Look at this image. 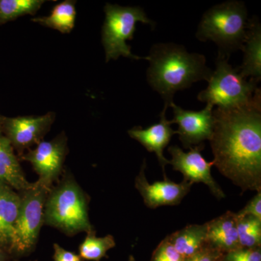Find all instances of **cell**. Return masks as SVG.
<instances>
[{"mask_svg": "<svg viewBox=\"0 0 261 261\" xmlns=\"http://www.w3.org/2000/svg\"><path fill=\"white\" fill-rule=\"evenodd\" d=\"M210 142L214 166L243 192H261L260 89L243 107L216 108Z\"/></svg>", "mask_w": 261, "mask_h": 261, "instance_id": "6da1fadb", "label": "cell"}, {"mask_svg": "<svg viewBox=\"0 0 261 261\" xmlns=\"http://www.w3.org/2000/svg\"><path fill=\"white\" fill-rule=\"evenodd\" d=\"M147 61V82L161 96L166 112L178 91L184 90L200 81L208 82L212 70L206 65L205 57L190 53L186 48L174 43H158L149 51Z\"/></svg>", "mask_w": 261, "mask_h": 261, "instance_id": "7a4b0ae2", "label": "cell"}, {"mask_svg": "<svg viewBox=\"0 0 261 261\" xmlns=\"http://www.w3.org/2000/svg\"><path fill=\"white\" fill-rule=\"evenodd\" d=\"M89 196L69 173L49 190L44 209V224L58 228L67 236L88 233L94 228L89 221Z\"/></svg>", "mask_w": 261, "mask_h": 261, "instance_id": "3957f363", "label": "cell"}, {"mask_svg": "<svg viewBox=\"0 0 261 261\" xmlns=\"http://www.w3.org/2000/svg\"><path fill=\"white\" fill-rule=\"evenodd\" d=\"M247 9L243 2L230 0L214 5L202 15L196 37L211 40L219 48V56L229 58L231 53L243 49L247 35Z\"/></svg>", "mask_w": 261, "mask_h": 261, "instance_id": "277c9868", "label": "cell"}, {"mask_svg": "<svg viewBox=\"0 0 261 261\" xmlns=\"http://www.w3.org/2000/svg\"><path fill=\"white\" fill-rule=\"evenodd\" d=\"M228 61V58L218 56L208 86L197 95L200 102L221 109L243 107L251 102L258 89V81L243 78L238 68H233Z\"/></svg>", "mask_w": 261, "mask_h": 261, "instance_id": "5b68a950", "label": "cell"}, {"mask_svg": "<svg viewBox=\"0 0 261 261\" xmlns=\"http://www.w3.org/2000/svg\"><path fill=\"white\" fill-rule=\"evenodd\" d=\"M106 20L102 30V42L106 51V62L121 56L135 60H147V57L132 54L126 41L132 40L138 22L154 27L155 23L147 18L140 7H122L107 3L105 6Z\"/></svg>", "mask_w": 261, "mask_h": 261, "instance_id": "8992f818", "label": "cell"}, {"mask_svg": "<svg viewBox=\"0 0 261 261\" xmlns=\"http://www.w3.org/2000/svg\"><path fill=\"white\" fill-rule=\"evenodd\" d=\"M51 188L37 180L27 190L19 192L20 207L11 260L28 256L34 250L44 225V209Z\"/></svg>", "mask_w": 261, "mask_h": 261, "instance_id": "52a82bcc", "label": "cell"}, {"mask_svg": "<svg viewBox=\"0 0 261 261\" xmlns=\"http://www.w3.org/2000/svg\"><path fill=\"white\" fill-rule=\"evenodd\" d=\"M67 150L66 137L62 134L53 140L42 141L35 148L22 154L20 159L30 163L39 176L38 180L51 188L63 171Z\"/></svg>", "mask_w": 261, "mask_h": 261, "instance_id": "ba28073f", "label": "cell"}, {"mask_svg": "<svg viewBox=\"0 0 261 261\" xmlns=\"http://www.w3.org/2000/svg\"><path fill=\"white\" fill-rule=\"evenodd\" d=\"M204 147L203 144H201L190 148V152H185L178 146H171L168 149L171 155L169 164L173 170L183 175L184 180L192 184L203 183L208 187L213 195L221 200L226 195L211 175L214 161L207 162L201 154Z\"/></svg>", "mask_w": 261, "mask_h": 261, "instance_id": "9c48e42d", "label": "cell"}, {"mask_svg": "<svg viewBox=\"0 0 261 261\" xmlns=\"http://www.w3.org/2000/svg\"><path fill=\"white\" fill-rule=\"evenodd\" d=\"M172 108V123H177L176 135L185 149L192 148L201 145L205 140H211L215 126L214 106L207 104L200 111H187L174 102L170 105Z\"/></svg>", "mask_w": 261, "mask_h": 261, "instance_id": "30bf717a", "label": "cell"}, {"mask_svg": "<svg viewBox=\"0 0 261 261\" xmlns=\"http://www.w3.org/2000/svg\"><path fill=\"white\" fill-rule=\"evenodd\" d=\"M55 121L53 113L40 116H23L4 118L3 127L5 137L9 140L19 155L24 154L25 149L42 142L46 134L50 129Z\"/></svg>", "mask_w": 261, "mask_h": 261, "instance_id": "8fae6325", "label": "cell"}, {"mask_svg": "<svg viewBox=\"0 0 261 261\" xmlns=\"http://www.w3.org/2000/svg\"><path fill=\"white\" fill-rule=\"evenodd\" d=\"M146 161L144 160L140 173L135 178V187L143 198L145 205L155 209L165 205H178L190 191L193 184L183 180L176 183L165 178L162 181L150 184L145 176Z\"/></svg>", "mask_w": 261, "mask_h": 261, "instance_id": "7c38bea8", "label": "cell"}, {"mask_svg": "<svg viewBox=\"0 0 261 261\" xmlns=\"http://www.w3.org/2000/svg\"><path fill=\"white\" fill-rule=\"evenodd\" d=\"M166 113L162 111L160 115L161 121L148 128L135 126L128 130L130 138L138 141L148 152L155 153L165 178H166V166L169 164V161L165 158L163 150L169 144L173 136L176 135V130L171 128L172 122L166 118Z\"/></svg>", "mask_w": 261, "mask_h": 261, "instance_id": "4fadbf2b", "label": "cell"}, {"mask_svg": "<svg viewBox=\"0 0 261 261\" xmlns=\"http://www.w3.org/2000/svg\"><path fill=\"white\" fill-rule=\"evenodd\" d=\"M20 207V196L13 188L0 181V249L11 260Z\"/></svg>", "mask_w": 261, "mask_h": 261, "instance_id": "5bb4252c", "label": "cell"}, {"mask_svg": "<svg viewBox=\"0 0 261 261\" xmlns=\"http://www.w3.org/2000/svg\"><path fill=\"white\" fill-rule=\"evenodd\" d=\"M206 224L207 246L224 254L241 247L239 243L236 213L227 211Z\"/></svg>", "mask_w": 261, "mask_h": 261, "instance_id": "9a60e30c", "label": "cell"}, {"mask_svg": "<svg viewBox=\"0 0 261 261\" xmlns=\"http://www.w3.org/2000/svg\"><path fill=\"white\" fill-rule=\"evenodd\" d=\"M243 62L238 68L243 78L250 77L260 82L261 78V27L257 17L248 20L247 35L244 42Z\"/></svg>", "mask_w": 261, "mask_h": 261, "instance_id": "2e32d148", "label": "cell"}, {"mask_svg": "<svg viewBox=\"0 0 261 261\" xmlns=\"http://www.w3.org/2000/svg\"><path fill=\"white\" fill-rule=\"evenodd\" d=\"M13 149L9 140L0 133V181L19 192L28 189L32 183L25 178Z\"/></svg>", "mask_w": 261, "mask_h": 261, "instance_id": "e0dca14e", "label": "cell"}, {"mask_svg": "<svg viewBox=\"0 0 261 261\" xmlns=\"http://www.w3.org/2000/svg\"><path fill=\"white\" fill-rule=\"evenodd\" d=\"M207 224L187 225L166 237L168 242L185 259L192 256L206 246Z\"/></svg>", "mask_w": 261, "mask_h": 261, "instance_id": "ac0fdd59", "label": "cell"}, {"mask_svg": "<svg viewBox=\"0 0 261 261\" xmlns=\"http://www.w3.org/2000/svg\"><path fill=\"white\" fill-rule=\"evenodd\" d=\"M75 2L64 1L57 5L50 15L48 16L38 17L32 19V21L40 25L59 31L63 34L70 33L74 27L76 10Z\"/></svg>", "mask_w": 261, "mask_h": 261, "instance_id": "d6986e66", "label": "cell"}, {"mask_svg": "<svg viewBox=\"0 0 261 261\" xmlns=\"http://www.w3.org/2000/svg\"><path fill=\"white\" fill-rule=\"evenodd\" d=\"M87 233L79 248L80 257L83 260L100 261L103 257H108V250L116 246V241L112 235L97 238L94 229Z\"/></svg>", "mask_w": 261, "mask_h": 261, "instance_id": "ffe728a7", "label": "cell"}, {"mask_svg": "<svg viewBox=\"0 0 261 261\" xmlns=\"http://www.w3.org/2000/svg\"><path fill=\"white\" fill-rule=\"evenodd\" d=\"M44 3L42 0H0V23L34 14Z\"/></svg>", "mask_w": 261, "mask_h": 261, "instance_id": "44dd1931", "label": "cell"}, {"mask_svg": "<svg viewBox=\"0 0 261 261\" xmlns=\"http://www.w3.org/2000/svg\"><path fill=\"white\" fill-rule=\"evenodd\" d=\"M238 217V232L240 247H261V220L251 216Z\"/></svg>", "mask_w": 261, "mask_h": 261, "instance_id": "7402d4cb", "label": "cell"}, {"mask_svg": "<svg viewBox=\"0 0 261 261\" xmlns=\"http://www.w3.org/2000/svg\"><path fill=\"white\" fill-rule=\"evenodd\" d=\"M151 261H185V259L175 250L166 238L154 250Z\"/></svg>", "mask_w": 261, "mask_h": 261, "instance_id": "603a6c76", "label": "cell"}, {"mask_svg": "<svg viewBox=\"0 0 261 261\" xmlns=\"http://www.w3.org/2000/svg\"><path fill=\"white\" fill-rule=\"evenodd\" d=\"M221 261H261L260 247H240L225 253Z\"/></svg>", "mask_w": 261, "mask_h": 261, "instance_id": "cb8c5ba5", "label": "cell"}, {"mask_svg": "<svg viewBox=\"0 0 261 261\" xmlns=\"http://www.w3.org/2000/svg\"><path fill=\"white\" fill-rule=\"evenodd\" d=\"M238 217L251 216L261 220V192H257L255 197L247 202L243 209L236 213Z\"/></svg>", "mask_w": 261, "mask_h": 261, "instance_id": "d4e9b609", "label": "cell"}, {"mask_svg": "<svg viewBox=\"0 0 261 261\" xmlns=\"http://www.w3.org/2000/svg\"><path fill=\"white\" fill-rule=\"evenodd\" d=\"M224 254L206 245L205 247L185 261H221Z\"/></svg>", "mask_w": 261, "mask_h": 261, "instance_id": "484cf974", "label": "cell"}, {"mask_svg": "<svg viewBox=\"0 0 261 261\" xmlns=\"http://www.w3.org/2000/svg\"><path fill=\"white\" fill-rule=\"evenodd\" d=\"M53 249H54V255H53L54 261H84L80 255H77L74 252L65 250L58 244L55 243L53 245Z\"/></svg>", "mask_w": 261, "mask_h": 261, "instance_id": "4316f807", "label": "cell"}, {"mask_svg": "<svg viewBox=\"0 0 261 261\" xmlns=\"http://www.w3.org/2000/svg\"><path fill=\"white\" fill-rule=\"evenodd\" d=\"M10 257L8 254L0 249V261H9Z\"/></svg>", "mask_w": 261, "mask_h": 261, "instance_id": "83f0119b", "label": "cell"}, {"mask_svg": "<svg viewBox=\"0 0 261 261\" xmlns=\"http://www.w3.org/2000/svg\"><path fill=\"white\" fill-rule=\"evenodd\" d=\"M4 118L3 116H0V129H1L2 127H3V121H4Z\"/></svg>", "mask_w": 261, "mask_h": 261, "instance_id": "f1b7e54d", "label": "cell"}, {"mask_svg": "<svg viewBox=\"0 0 261 261\" xmlns=\"http://www.w3.org/2000/svg\"><path fill=\"white\" fill-rule=\"evenodd\" d=\"M128 261H136L135 257L133 255H129V257H128Z\"/></svg>", "mask_w": 261, "mask_h": 261, "instance_id": "f546056e", "label": "cell"}]
</instances>
